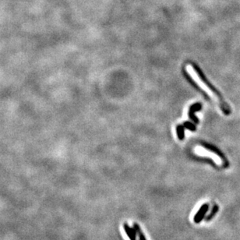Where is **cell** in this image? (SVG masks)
I'll use <instances>...</instances> for the list:
<instances>
[{"label": "cell", "mask_w": 240, "mask_h": 240, "mask_svg": "<svg viewBox=\"0 0 240 240\" xmlns=\"http://www.w3.org/2000/svg\"><path fill=\"white\" fill-rule=\"evenodd\" d=\"M186 69H187V73L190 75V77L193 78V80L197 83V84L199 85L204 91L207 92L213 99H215L219 104L220 107L223 111V112L225 113V115H229L230 112H231V109H230L229 106L224 101L222 97L219 95V93L215 88H213L205 80L201 78V77L197 73V72L193 69V67H192L191 65H187Z\"/></svg>", "instance_id": "1"}, {"label": "cell", "mask_w": 240, "mask_h": 240, "mask_svg": "<svg viewBox=\"0 0 240 240\" xmlns=\"http://www.w3.org/2000/svg\"><path fill=\"white\" fill-rule=\"evenodd\" d=\"M208 209H209V204H204L202 205L200 208L199 209V211L195 215L194 217H193V221L195 223H197V224L200 222L202 220L204 219V217L205 215H206V213L207 212Z\"/></svg>", "instance_id": "2"}, {"label": "cell", "mask_w": 240, "mask_h": 240, "mask_svg": "<svg viewBox=\"0 0 240 240\" xmlns=\"http://www.w3.org/2000/svg\"><path fill=\"white\" fill-rule=\"evenodd\" d=\"M202 108V106H201V104L200 103H196V104H194V105H193L190 107V108H189V118L191 119L193 122H194L195 123H199V120H198V119H197L196 116H195L194 113L197 112V111H199V110H200Z\"/></svg>", "instance_id": "3"}, {"label": "cell", "mask_w": 240, "mask_h": 240, "mask_svg": "<svg viewBox=\"0 0 240 240\" xmlns=\"http://www.w3.org/2000/svg\"><path fill=\"white\" fill-rule=\"evenodd\" d=\"M123 228H124V230H125V233L126 235L129 236L130 239V240H136V231L135 228H130L129 225L127 223H124L123 225Z\"/></svg>", "instance_id": "4"}, {"label": "cell", "mask_w": 240, "mask_h": 240, "mask_svg": "<svg viewBox=\"0 0 240 240\" xmlns=\"http://www.w3.org/2000/svg\"><path fill=\"white\" fill-rule=\"evenodd\" d=\"M218 210H219V207H218L217 204L214 205V207H213V208H212L211 210V212L209 215H207V217H206V221H211V220L216 215V214H217V211H218Z\"/></svg>", "instance_id": "5"}, {"label": "cell", "mask_w": 240, "mask_h": 240, "mask_svg": "<svg viewBox=\"0 0 240 240\" xmlns=\"http://www.w3.org/2000/svg\"><path fill=\"white\" fill-rule=\"evenodd\" d=\"M185 126L182 125H179L178 127L176 128L177 133H178V136L180 141H182L184 139V130H185Z\"/></svg>", "instance_id": "6"}, {"label": "cell", "mask_w": 240, "mask_h": 240, "mask_svg": "<svg viewBox=\"0 0 240 240\" xmlns=\"http://www.w3.org/2000/svg\"><path fill=\"white\" fill-rule=\"evenodd\" d=\"M133 228H135L136 231V232L138 233V235H139V239H140V240H146V238L145 236H144V235L143 234V232H142V231H141V228L138 226V225L136 224V223H134L133 224Z\"/></svg>", "instance_id": "7"}, {"label": "cell", "mask_w": 240, "mask_h": 240, "mask_svg": "<svg viewBox=\"0 0 240 240\" xmlns=\"http://www.w3.org/2000/svg\"><path fill=\"white\" fill-rule=\"evenodd\" d=\"M183 125L186 128L189 129V130H192V131L196 130V125H194L193 124H192V123H189V122H186V123L183 124Z\"/></svg>", "instance_id": "8"}]
</instances>
